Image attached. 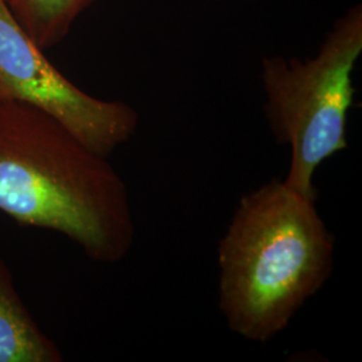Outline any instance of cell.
Instances as JSON below:
<instances>
[{
	"label": "cell",
	"instance_id": "1",
	"mask_svg": "<svg viewBox=\"0 0 362 362\" xmlns=\"http://www.w3.org/2000/svg\"><path fill=\"white\" fill-rule=\"evenodd\" d=\"M0 211L98 263L124 260L136 238L128 187L107 157L25 104H0Z\"/></svg>",
	"mask_w": 362,
	"mask_h": 362
},
{
	"label": "cell",
	"instance_id": "2",
	"mask_svg": "<svg viewBox=\"0 0 362 362\" xmlns=\"http://www.w3.org/2000/svg\"><path fill=\"white\" fill-rule=\"evenodd\" d=\"M315 202L278 179L240 199L218 246L219 309L235 334L272 341L329 281L336 240Z\"/></svg>",
	"mask_w": 362,
	"mask_h": 362
},
{
	"label": "cell",
	"instance_id": "3",
	"mask_svg": "<svg viewBox=\"0 0 362 362\" xmlns=\"http://www.w3.org/2000/svg\"><path fill=\"white\" fill-rule=\"evenodd\" d=\"M361 52L362 6L354 4L326 33L315 57L262 59L266 119L278 144L290 148L284 181L314 200L317 170L348 149L353 71Z\"/></svg>",
	"mask_w": 362,
	"mask_h": 362
},
{
	"label": "cell",
	"instance_id": "4",
	"mask_svg": "<svg viewBox=\"0 0 362 362\" xmlns=\"http://www.w3.org/2000/svg\"><path fill=\"white\" fill-rule=\"evenodd\" d=\"M25 104L55 118L97 155L107 157L139 128V113L124 101L81 90L52 65L0 0V104Z\"/></svg>",
	"mask_w": 362,
	"mask_h": 362
},
{
	"label": "cell",
	"instance_id": "5",
	"mask_svg": "<svg viewBox=\"0 0 362 362\" xmlns=\"http://www.w3.org/2000/svg\"><path fill=\"white\" fill-rule=\"evenodd\" d=\"M64 356L19 297L13 274L0 258V362H61Z\"/></svg>",
	"mask_w": 362,
	"mask_h": 362
},
{
	"label": "cell",
	"instance_id": "6",
	"mask_svg": "<svg viewBox=\"0 0 362 362\" xmlns=\"http://www.w3.org/2000/svg\"><path fill=\"white\" fill-rule=\"evenodd\" d=\"M39 46L50 49L67 37L78 18L98 0H4Z\"/></svg>",
	"mask_w": 362,
	"mask_h": 362
},
{
	"label": "cell",
	"instance_id": "7",
	"mask_svg": "<svg viewBox=\"0 0 362 362\" xmlns=\"http://www.w3.org/2000/svg\"><path fill=\"white\" fill-rule=\"evenodd\" d=\"M216 1H223V0H216Z\"/></svg>",
	"mask_w": 362,
	"mask_h": 362
}]
</instances>
